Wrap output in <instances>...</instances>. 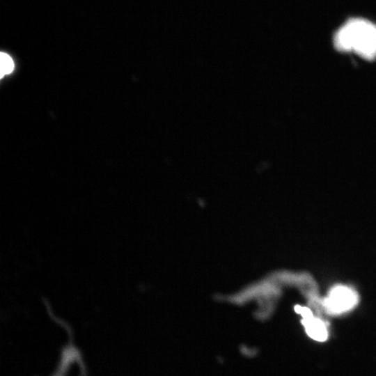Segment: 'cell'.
<instances>
[{"label":"cell","mask_w":376,"mask_h":376,"mask_svg":"<svg viewBox=\"0 0 376 376\" xmlns=\"http://www.w3.org/2000/svg\"><path fill=\"white\" fill-rule=\"evenodd\" d=\"M334 42L341 52L373 59L376 58V24L363 18L350 19L336 31Z\"/></svg>","instance_id":"obj_1"},{"label":"cell","mask_w":376,"mask_h":376,"mask_svg":"<svg viewBox=\"0 0 376 376\" xmlns=\"http://www.w3.org/2000/svg\"><path fill=\"white\" fill-rule=\"evenodd\" d=\"M359 301L357 292L352 288L338 285L333 287L321 300V307L329 315H340L354 308Z\"/></svg>","instance_id":"obj_2"},{"label":"cell","mask_w":376,"mask_h":376,"mask_svg":"<svg viewBox=\"0 0 376 376\" xmlns=\"http://www.w3.org/2000/svg\"><path fill=\"white\" fill-rule=\"evenodd\" d=\"M1 78L5 75L10 74L14 69V63L11 57L6 53L1 52L0 54Z\"/></svg>","instance_id":"obj_4"},{"label":"cell","mask_w":376,"mask_h":376,"mask_svg":"<svg viewBox=\"0 0 376 376\" xmlns=\"http://www.w3.org/2000/svg\"><path fill=\"white\" fill-rule=\"evenodd\" d=\"M295 311L301 315V323L310 338L319 342H324L327 339L328 327L322 319L314 316L312 311L308 307L296 306Z\"/></svg>","instance_id":"obj_3"}]
</instances>
